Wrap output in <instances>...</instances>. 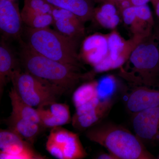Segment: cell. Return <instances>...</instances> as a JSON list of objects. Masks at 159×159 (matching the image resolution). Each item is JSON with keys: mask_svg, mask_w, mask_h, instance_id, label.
Segmentation results:
<instances>
[{"mask_svg": "<svg viewBox=\"0 0 159 159\" xmlns=\"http://www.w3.org/2000/svg\"><path fill=\"white\" fill-rule=\"evenodd\" d=\"M20 43V64L26 72L46 80L64 91L65 93L81 83L93 80V70L82 73V69L53 60L32 50L22 39Z\"/></svg>", "mask_w": 159, "mask_h": 159, "instance_id": "obj_1", "label": "cell"}, {"mask_svg": "<svg viewBox=\"0 0 159 159\" xmlns=\"http://www.w3.org/2000/svg\"><path fill=\"white\" fill-rule=\"evenodd\" d=\"M22 39L45 57L84 70L78 53L80 41L67 37L50 27L36 29L25 25Z\"/></svg>", "mask_w": 159, "mask_h": 159, "instance_id": "obj_2", "label": "cell"}, {"mask_svg": "<svg viewBox=\"0 0 159 159\" xmlns=\"http://www.w3.org/2000/svg\"><path fill=\"white\" fill-rule=\"evenodd\" d=\"M85 132L90 141L103 146L117 159L154 158L135 134L122 126L100 122Z\"/></svg>", "mask_w": 159, "mask_h": 159, "instance_id": "obj_3", "label": "cell"}, {"mask_svg": "<svg viewBox=\"0 0 159 159\" xmlns=\"http://www.w3.org/2000/svg\"><path fill=\"white\" fill-rule=\"evenodd\" d=\"M126 62L129 69L121 68L120 76L131 86H159V44L153 32L139 43Z\"/></svg>", "mask_w": 159, "mask_h": 159, "instance_id": "obj_4", "label": "cell"}, {"mask_svg": "<svg viewBox=\"0 0 159 159\" xmlns=\"http://www.w3.org/2000/svg\"><path fill=\"white\" fill-rule=\"evenodd\" d=\"M12 88L23 101L33 107L43 103L56 101L64 91L46 80L36 77L20 69L11 77Z\"/></svg>", "mask_w": 159, "mask_h": 159, "instance_id": "obj_5", "label": "cell"}, {"mask_svg": "<svg viewBox=\"0 0 159 159\" xmlns=\"http://www.w3.org/2000/svg\"><path fill=\"white\" fill-rule=\"evenodd\" d=\"M46 147L52 156L59 159H81L87 155L78 134L61 126L51 129Z\"/></svg>", "mask_w": 159, "mask_h": 159, "instance_id": "obj_6", "label": "cell"}, {"mask_svg": "<svg viewBox=\"0 0 159 159\" xmlns=\"http://www.w3.org/2000/svg\"><path fill=\"white\" fill-rule=\"evenodd\" d=\"M108 54L102 63L94 70L95 73L121 68L126 62L132 52L144 39L132 36L125 40L116 29L107 34Z\"/></svg>", "mask_w": 159, "mask_h": 159, "instance_id": "obj_7", "label": "cell"}, {"mask_svg": "<svg viewBox=\"0 0 159 159\" xmlns=\"http://www.w3.org/2000/svg\"><path fill=\"white\" fill-rule=\"evenodd\" d=\"M33 145L10 129L0 131V159H45Z\"/></svg>", "mask_w": 159, "mask_h": 159, "instance_id": "obj_8", "label": "cell"}, {"mask_svg": "<svg viewBox=\"0 0 159 159\" xmlns=\"http://www.w3.org/2000/svg\"><path fill=\"white\" fill-rule=\"evenodd\" d=\"M16 1L0 0V31L6 40L22 39L24 26L18 4Z\"/></svg>", "mask_w": 159, "mask_h": 159, "instance_id": "obj_9", "label": "cell"}, {"mask_svg": "<svg viewBox=\"0 0 159 159\" xmlns=\"http://www.w3.org/2000/svg\"><path fill=\"white\" fill-rule=\"evenodd\" d=\"M132 125L144 144H159V106L134 114Z\"/></svg>", "mask_w": 159, "mask_h": 159, "instance_id": "obj_10", "label": "cell"}, {"mask_svg": "<svg viewBox=\"0 0 159 159\" xmlns=\"http://www.w3.org/2000/svg\"><path fill=\"white\" fill-rule=\"evenodd\" d=\"M131 86V89L125 99L126 108L130 113L134 115L159 106V88L156 89L158 86L143 85Z\"/></svg>", "mask_w": 159, "mask_h": 159, "instance_id": "obj_11", "label": "cell"}, {"mask_svg": "<svg viewBox=\"0 0 159 159\" xmlns=\"http://www.w3.org/2000/svg\"><path fill=\"white\" fill-rule=\"evenodd\" d=\"M52 26L55 31L67 37L81 41L85 35L84 23L73 12L54 6Z\"/></svg>", "mask_w": 159, "mask_h": 159, "instance_id": "obj_12", "label": "cell"}, {"mask_svg": "<svg viewBox=\"0 0 159 159\" xmlns=\"http://www.w3.org/2000/svg\"><path fill=\"white\" fill-rule=\"evenodd\" d=\"M107 54V34L97 33L83 40L79 55L81 59L93 67L94 70L106 59Z\"/></svg>", "mask_w": 159, "mask_h": 159, "instance_id": "obj_13", "label": "cell"}, {"mask_svg": "<svg viewBox=\"0 0 159 159\" xmlns=\"http://www.w3.org/2000/svg\"><path fill=\"white\" fill-rule=\"evenodd\" d=\"M43 128H53L72 122L68 105L56 101L43 103L36 108Z\"/></svg>", "mask_w": 159, "mask_h": 159, "instance_id": "obj_14", "label": "cell"}, {"mask_svg": "<svg viewBox=\"0 0 159 159\" xmlns=\"http://www.w3.org/2000/svg\"><path fill=\"white\" fill-rule=\"evenodd\" d=\"M113 102H102L97 106L87 107L76 110L72 119L75 129L85 131L102 122L112 108Z\"/></svg>", "mask_w": 159, "mask_h": 159, "instance_id": "obj_15", "label": "cell"}, {"mask_svg": "<svg viewBox=\"0 0 159 159\" xmlns=\"http://www.w3.org/2000/svg\"><path fill=\"white\" fill-rule=\"evenodd\" d=\"M2 38V37H1ZM20 60L16 57L8 41L3 38L0 43V95H2L4 88L7 83L11 81L15 72L20 69L18 65Z\"/></svg>", "mask_w": 159, "mask_h": 159, "instance_id": "obj_16", "label": "cell"}, {"mask_svg": "<svg viewBox=\"0 0 159 159\" xmlns=\"http://www.w3.org/2000/svg\"><path fill=\"white\" fill-rule=\"evenodd\" d=\"M6 123L9 129L33 145L43 128L37 123L12 114L6 120Z\"/></svg>", "mask_w": 159, "mask_h": 159, "instance_id": "obj_17", "label": "cell"}, {"mask_svg": "<svg viewBox=\"0 0 159 159\" xmlns=\"http://www.w3.org/2000/svg\"><path fill=\"white\" fill-rule=\"evenodd\" d=\"M52 6L73 12L85 23L93 20L95 6L93 0H46Z\"/></svg>", "mask_w": 159, "mask_h": 159, "instance_id": "obj_18", "label": "cell"}, {"mask_svg": "<svg viewBox=\"0 0 159 159\" xmlns=\"http://www.w3.org/2000/svg\"><path fill=\"white\" fill-rule=\"evenodd\" d=\"M99 5L95 7L92 20L102 28L112 30L116 29L121 17L117 6L109 3Z\"/></svg>", "mask_w": 159, "mask_h": 159, "instance_id": "obj_19", "label": "cell"}, {"mask_svg": "<svg viewBox=\"0 0 159 159\" xmlns=\"http://www.w3.org/2000/svg\"><path fill=\"white\" fill-rule=\"evenodd\" d=\"M9 97L12 107L11 114L37 123L41 126L40 119L36 109L34 108V107L23 101L12 88L9 92Z\"/></svg>", "mask_w": 159, "mask_h": 159, "instance_id": "obj_20", "label": "cell"}, {"mask_svg": "<svg viewBox=\"0 0 159 159\" xmlns=\"http://www.w3.org/2000/svg\"><path fill=\"white\" fill-rule=\"evenodd\" d=\"M97 96L103 102H114L118 91V83L113 76H107L97 80Z\"/></svg>", "mask_w": 159, "mask_h": 159, "instance_id": "obj_21", "label": "cell"}, {"mask_svg": "<svg viewBox=\"0 0 159 159\" xmlns=\"http://www.w3.org/2000/svg\"><path fill=\"white\" fill-rule=\"evenodd\" d=\"M21 14L24 25L30 28L44 29L52 26V14L38 13L22 9Z\"/></svg>", "mask_w": 159, "mask_h": 159, "instance_id": "obj_22", "label": "cell"}, {"mask_svg": "<svg viewBox=\"0 0 159 159\" xmlns=\"http://www.w3.org/2000/svg\"><path fill=\"white\" fill-rule=\"evenodd\" d=\"M54 7L46 0H25L22 9L32 12L52 14Z\"/></svg>", "mask_w": 159, "mask_h": 159, "instance_id": "obj_23", "label": "cell"}, {"mask_svg": "<svg viewBox=\"0 0 159 159\" xmlns=\"http://www.w3.org/2000/svg\"><path fill=\"white\" fill-rule=\"evenodd\" d=\"M153 34L157 40L159 44V19H155V24L153 26Z\"/></svg>", "mask_w": 159, "mask_h": 159, "instance_id": "obj_24", "label": "cell"}, {"mask_svg": "<svg viewBox=\"0 0 159 159\" xmlns=\"http://www.w3.org/2000/svg\"><path fill=\"white\" fill-rule=\"evenodd\" d=\"M93 1L94 3H98L99 4L106 3H111L116 5L117 7L119 3L124 0H93Z\"/></svg>", "mask_w": 159, "mask_h": 159, "instance_id": "obj_25", "label": "cell"}, {"mask_svg": "<svg viewBox=\"0 0 159 159\" xmlns=\"http://www.w3.org/2000/svg\"><path fill=\"white\" fill-rule=\"evenodd\" d=\"M96 159H117L114 156L109 152L108 153H101L96 157Z\"/></svg>", "mask_w": 159, "mask_h": 159, "instance_id": "obj_26", "label": "cell"}, {"mask_svg": "<svg viewBox=\"0 0 159 159\" xmlns=\"http://www.w3.org/2000/svg\"><path fill=\"white\" fill-rule=\"evenodd\" d=\"M157 18L159 19V0H151Z\"/></svg>", "mask_w": 159, "mask_h": 159, "instance_id": "obj_27", "label": "cell"}, {"mask_svg": "<svg viewBox=\"0 0 159 159\" xmlns=\"http://www.w3.org/2000/svg\"><path fill=\"white\" fill-rule=\"evenodd\" d=\"M132 6H139L146 5L151 0H130Z\"/></svg>", "mask_w": 159, "mask_h": 159, "instance_id": "obj_28", "label": "cell"}, {"mask_svg": "<svg viewBox=\"0 0 159 159\" xmlns=\"http://www.w3.org/2000/svg\"><path fill=\"white\" fill-rule=\"evenodd\" d=\"M11 1H16V0H11Z\"/></svg>", "mask_w": 159, "mask_h": 159, "instance_id": "obj_29", "label": "cell"}, {"mask_svg": "<svg viewBox=\"0 0 159 159\" xmlns=\"http://www.w3.org/2000/svg\"></svg>", "mask_w": 159, "mask_h": 159, "instance_id": "obj_30", "label": "cell"}]
</instances>
